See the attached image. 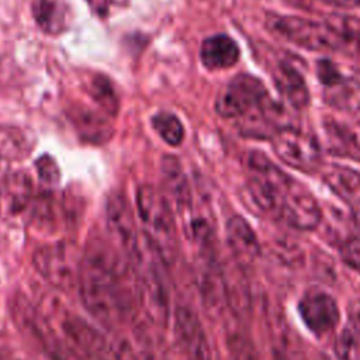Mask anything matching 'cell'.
Returning <instances> with one entry per match:
<instances>
[{"label":"cell","mask_w":360,"mask_h":360,"mask_svg":"<svg viewBox=\"0 0 360 360\" xmlns=\"http://www.w3.org/2000/svg\"><path fill=\"white\" fill-rule=\"evenodd\" d=\"M316 75H318L319 82L323 86H328V84L333 83L335 80H338L342 76V73L338 70V68L328 59H322V60L318 62Z\"/></svg>","instance_id":"cell-33"},{"label":"cell","mask_w":360,"mask_h":360,"mask_svg":"<svg viewBox=\"0 0 360 360\" xmlns=\"http://www.w3.org/2000/svg\"><path fill=\"white\" fill-rule=\"evenodd\" d=\"M278 215L294 229L314 231L321 224L322 212L315 197L300 183L291 180L278 210Z\"/></svg>","instance_id":"cell-10"},{"label":"cell","mask_w":360,"mask_h":360,"mask_svg":"<svg viewBox=\"0 0 360 360\" xmlns=\"http://www.w3.org/2000/svg\"><path fill=\"white\" fill-rule=\"evenodd\" d=\"M326 22L338 32L343 52L360 56V18L335 14L329 15Z\"/></svg>","instance_id":"cell-24"},{"label":"cell","mask_w":360,"mask_h":360,"mask_svg":"<svg viewBox=\"0 0 360 360\" xmlns=\"http://www.w3.org/2000/svg\"><path fill=\"white\" fill-rule=\"evenodd\" d=\"M148 321H139L134 325V350L138 360H170L165 340L155 332Z\"/></svg>","instance_id":"cell-23"},{"label":"cell","mask_w":360,"mask_h":360,"mask_svg":"<svg viewBox=\"0 0 360 360\" xmlns=\"http://www.w3.org/2000/svg\"><path fill=\"white\" fill-rule=\"evenodd\" d=\"M225 340L232 360H259L257 350L240 321L226 322Z\"/></svg>","instance_id":"cell-25"},{"label":"cell","mask_w":360,"mask_h":360,"mask_svg":"<svg viewBox=\"0 0 360 360\" xmlns=\"http://www.w3.org/2000/svg\"><path fill=\"white\" fill-rule=\"evenodd\" d=\"M32 14L39 28L51 35L65 32L70 22V6L68 0H34Z\"/></svg>","instance_id":"cell-20"},{"label":"cell","mask_w":360,"mask_h":360,"mask_svg":"<svg viewBox=\"0 0 360 360\" xmlns=\"http://www.w3.org/2000/svg\"><path fill=\"white\" fill-rule=\"evenodd\" d=\"M323 1L339 8H353L360 6V0H323Z\"/></svg>","instance_id":"cell-35"},{"label":"cell","mask_w":360,"mask_h":360,"mask_svg":"<svg viewBox=\"0 0 360 360\" xmlns=\"http://www.w3.org/2000/svg\"><path fill=\"white\" fill-rule=\"evenodd\" d=\"M152 125L159 136L170 146H177L184 139V128L181 121L172 112L162 111L153 115Z\"/></svg>","instance_id":"cell-27"},{"label":"cell","mask_w":360,"mask_h":360,"mask_svg":"<svg viewBox=\"0 0 360 360\" xmlns=\"http://www.w3.org/2000/svg\"><path fill=\"white\" fill-rule=\"evenodd\" d=\"M335 354L339 360H359L360 357V338L346 326L335 339Z\"/></svg>","instance_id":"cell-29"},{"label":"cell","mask_w":360,"mask_h":360,"mask_svg":"<svg viewBox=\"0 0 360 360\" xmlns=\"http://www.w3.org/2000/svg\"><path fill=\"white\" fill-rule=\"evenodd\" d=\"M37 172H38V177L42 183L48 184V186H53L58 183L59 180V169L56 162L49 156V155H42L37 162Z\"/></svg>","instance_id":"cell-31"},{"label":"cell","mask_w":360,"mask_h":360,"mask_svg":"<svg viewBox=\"0 0 360 360\" xmlns=\"http://www.w3.org/2000/svg\"><path fill=\"white\" fill-rule=\"evenodd\" d=\"M248 167V191L253 204L264 212L278 215L281 200L292 179L260 150L249 153Z\"/></svg>","instance_id":"cell-4"},{"label":"cell","mask_w":360,"mask_h":360,"mask_svg":"<svg viewBox=\"0 0 360 360\" xmlns=\"http://www.w3.org/2000/svg\"><path fill=\"white\" fill-rule=\"evenodd\" d=\"M349 328L360 338V300L352 301L347 307Z\"/></svg>","instance_id":"cell-34"},{"label":"cell","mask_w":360,"mask_h":360,"mask_svg":"<svg viewBox=\"0 0 360 360\" xmlns=\"http://www.w3.org/2000/svg\"><path fill=\"white\" fill-rule=\"evenodd\" d=\"M329 188L350 205H360V173L349 166L329 165L322 170Z\"/></svg>","instance_id":"cell-21"},{"label":"cell","mask_w":360,"mask_h":360,"mask_svg":"<svg viewBox=\"0 0 360 360\" xmlns=\"http://www.w3.org/2000/svg\"><path fill=\"white\" fill-rule=\"evenodd\" d=\"M266 24L270 31L288 42L309 51L343 52L338 32L325 21H314L297 15L267 14Z\"/></svg>","instance_id":"cell-5"},{"label":"cell","mask_w":360,"mask_h":360,"mask_svg":"<svg viewBox=\"0 0 360 360\" xmlns=\"http://www.w3.org/2000/svg\"><path fill=\"white\" fill-rule=\"evenodd\" d=\"M82 250L69 242L48 243L38 248L32 255L35 270L59 291L77 290V276Z\"/></svg>","instance_id":"cell-6"},{"label":"cell","mask_w":360,"mask_h":360,"mask_svg":"<svg viewBox=\"0 0 360 360\" xmlns=\"http://www.w3.org/2000/svg\"><path fill=\"white\" fill-rule=\"evenodd\" d=\"M105 224L112 245L127 259H132L141 248L142 233L138 232L134 211L121 193H111L105 201Z\"/></svg>","instance_id":"cell-8"},{"label":"cell","mask_w":360,"mask_h":360,"mask_svg":"<svg viewBox=\"0 0 360 360\" xmlns=\"http://www.w3.org/2000/svg\"><path fill=\"white\" fill-rule=\"evenodd\" d=\"M160 170L162 181L166 194L169 195L166 198H170V201L174 204L176 211L184 217V222L187 224L193 218V201L188 181L183 172L180 160L176 156L166 155L162 158Z\"/></svg>","instance_id":"cell-15"},{"label":"cell","mask_w":360,"mask_h":360,"mask_svg":"<svg viewBox=\"0 0 360 360\" xmlns=\"http://www.w3.org/2000/svg\"><path fill=\"white\" fill-rule=\"evenodd\" d=\"M274 83L283 100L294 110H301L309 103V93L301 73L288 63H280L274 72Z\"/></svg>","instance_id":"cell-19"},{"label":"cell","mask_w":360,"mask_h":360,"mask_svg":"<svg viewBox=\"0 0 360 360\" xmlns=\"http://www.w3.org/2000/svg\"><path fill=\"white\" fill-rule=\"evenodd\" d=\"M340 259L347 267L360 274V235H352L343 240Z\"/></svg>","instance_id":"cell-30"},{"label":"cell","mask_w":360,"mask_h":360,"mask_svg":"<svg viewBox=\"0 0 360 360\" xmlns=\"http://www.w3.org/2000/svg\"><path fill=\"white\" fill-rule=\"evenodd\" d=\"M90 94L107 115L114 117L117 114L118 97L107 77L100 75L96 76L90 84Z\"/></svg>","instance_id":"cell-28"},{"label":"cell","mask_w":360,"mask_h":360,"mask_svg":"<svg viewBox=\"0 0 360 360\" xmlns=\"http://www.w3.org/2000/svg\"><path fill=\"white\" fill-rule=\"evenodd\" d=\"M128 263L134 276L136 304L145 319L158 329L165 328L170 316V300L162 271L163 263L143 236L139 250Z\"/></svg>","instance_id":"cell-3"},{"label":"cell","mask_w":360,"mask_h":360,"mask_svg":"<svg viewBox=\"0 0 360 360\" xmlns=\"http://www.w3.org/2000/svg\"><path fill=\"white\" fill-rule=\"evenodd\" d=\"M326 150L339 158L360 162V122L346 118L326 117L322 121Z\"/></svg>","instance_id":"cell-13"},{"label":"cell","mask_w":360,"mask_h":360,"mask_svg":"<svg viewBox=\"0 0 360 360\" xmlns=\"http://www.w3.org/2000/svg\"><path fill=\"white\" fill-rule=\"evenodd\" d=\"M77 291L87 312L108 329L132 315L136 295L131 266L100 233L89 235L82 250Z\"/></svg>","instance_id":"cell-1"},{"label":"cell","mask_w":360,"mask_h":360,"mask_svg":"<svg viewBox=\"0 0 360 360\" xmlns=\"http://www.w3.org/2000/svg\"><path fill=\"white\" fill-rule=\"evenodd\" d=\"M35 193L31 180L24 173H15L7 179L0 193V202L7 215L18 217L34 207Z\"/></svg>","instance_id":"cell-18"},{"label":"cell","mask_w":360,"mask_h":360,"mask_svg":"<svg viewBox=\"0 0 360 360\" xmlns=\"http://www.w3.org/2000/svg\"><path fill=\"white\" fill-rule=\"evenodd\" d=\"M269 97L266 86L257 77L240 73L218 94L215 110L222 118L240 121L257 114Z\"/></svg>","instance_id":"cell-7"},{"label":"cell","mask_w":360,"mask_h":360,"mask_svg":"<svg viewBox=\"0 0 360 360\" xmlns=\"http://www.w3.org/2000/svg\"><path fill=\"white\" fill-rule=\"evenodd\" d=\"M221 271L226 307L238 321L248 322L252 314V291L243 266L232 257L221 264Z\"/></svg>","instance_id":"cell-14"},{"label":"cell","mask_w":360,"mask_h":360,"mask_svg":"<svg viewBox=\"0 0 360 360\" xmlns=\"http://www.w3.org/2000/svg\"><path fill=\"white\" fill-rule=\"evenodd\" d=\"M174 336L187 360H212L205 330L191 308L177 307L174 312Z\"/></svg>","instance_id":"cell-12"},{"label":"cell","mask_w":360,"mask_h":360,"mask_svg":"<svg viewBox=\"0 0 360 360\" xmlns=\"http://www.w3.org/2000/svg\"><path fill=\"white\" fill-rule=\"evenodd\" d=\"M271 145L276 155L297 170L314 172L321 165L319 143L297 127L276 131L271 135Z\"/></svg>","instance_id":"cell-9"},{"label":"cell","mask_w":360,"mask_h":360,"mask_svg":"<svg viewBox=\"0 0 360 360\" xmlns=\"http://www.w3.org/2000/svg\"><path fill=\"white\" fill-rule=\"evenodd\" d=\"M135 202L142 236L165 266L173 264L177 256V238L169 200L156 187L142 184L136 190Z\"/></svg>","instance_id":"cell-2"},{"label":"cell","mask_w":360,"mask_h":360,"mask_svg":"<svg viewBox=\"0 0 360 360\" xmlns=\"http://www.w3.org/2000/svg\"><path fill=\"white\" fill-rule=\"evenodd\" d=\"M90 8L98 17H110L114 11L122 10L129 4V0H86Z\"/></svg>","instance_id":"cell-32"},{"label":"cell","mask_w":360,"mask_h":360,"mask_svg":"<svg viewBox=\"0 0 360 360\" xmlns=\"http://www.w3.org/2000/svg\"><path fill=\"white\" fill-rule=\"evenodd\" d=\"M323 100L340 111H360V82L342 75L333 83L323 86Z\"/></svg>","instance_id":"cell-22"},{"label":"cell","mask_w":360,"mask_h":360,"mask_svg":"<svg viewBox=\"0 0 360 360\" xmlns=\"http://www.w3.org/2000/svg\"><path fill=\"white\" fill-rule=\"evenodd\" d=\"M226 240L232 257L243 267L253 263L260 255V243L250 224L240 215H233L225 225Z\"/></svg>","instance_id":"cell-16"},{"label":"cell","mask_w":360,"mask_h":360,"mask_svg":"<svg viewBox=\"0 0 360 360\" xmlns=\"http://www.w3.org/2000/svg\"><path fill=\"white\" fill-rule=\"evenodd\" d=\"M0 360H1V356H0Z\"/></svg>","instance_id":"cell-36"},{"label":"cell","mask_w":360,"mask_h":360,"mask_svg":"<svg viewBox=\"0 0 360 360\" xmlns=\"http://www.w3.org/2000/svg\"><path fill=\"white\" fill-rule=\"evenodd\" d=\"M298 314L304 325L315 336L330 333L339 322V307L335 298L321 290H312L298 302Z\"/></svg>","instance_id":"cell-11"},{"label":"cell","mask_w":360,"mask_h":360,"mask_svg":"<svg viewBox=\"0 0 360 360\" xmlns=\"http://www.w3.org/2000/svg\"><path fill=\"white\" fill-rule=\"evenodd\" d=\"M75 124L79 128L80 134L83 136H87L90 141L103 142L110 138L111 135V127L108 121L97 114H93L91 111H82L79 110L76 112Z\"/></svg>","instance_id":"cell-26"},{"label":"cell","mask_w":360,"mask_h":360,"mask_svg":"<svg viewBox=\"0 0 360 360\" xmlns=\"http://www.w3.org/2000/svg\"><path fill=\"white\" fill-rule=\"evenodd\" d=\"M240 58L238 44L226 34H214L207 37L200 46L201 63L208 70L228 69Z\"/></svg>","instance_id":"cell-17"}]
</instances>
